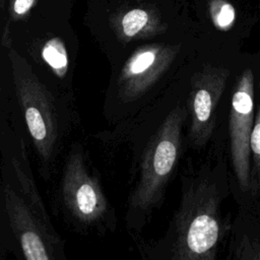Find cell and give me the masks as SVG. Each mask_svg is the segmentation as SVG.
I'll list each match as a JSON object with an SVG mask.
<instances>
[{
    "mask_svg": "<svg viewBox=\"0 0 260 260\" xmlns=\"http://www.w3.org/2000/svg\"><path fill=\"white\" fill-rule=\"evenodd\" d=\"M190 70L156 104L133 120L92 134L111 150L121 145L129 147L132 187L124 220L133 238L140 235L154 212L164 205L167 189L187 149Z\"/></svg>",
    "mask_w": 260,
    "mask_h": 260,
    "instance_id": "1",
    "label": "cell"
},
{
    "mask_svg": "<svg viewBox=\"0 0 260 260\" xmlns=\"http://www.w3.org/2000/svg\"><path fill=\"white\" fill-rule=\"evenodd\" d=\"M223 160L194 166L191 158L180 174V202L166 232L155 240L138 241L146 260H215L226 233L221 203L228 180Z\"/></svg>",
    "mask_w": 260,
    "mask_h": 260,
    "instance_id": "2",
    "label": "cell"
},
{
    "mask_svg": "<svg viewBox=\"0 0 260 260\" xmlns=\"http://www.w3.org/2000/svg\"><path fill=\"white\" fill-rule=\"evenodd\" d=\"M8 66L13 100L39 174L50 181L66 153L71 136L81 126L77 104L52 90L16 51L8 53Z\"/></svg>",
    "mask_w": 260,
    "mask_h": 260,
    "instance_id": "3",
    "label": "cell"
},
{
    "mask_svg": "<svg viewBox=\"0 0 260 260\" xmlns=\"http://www.w3.org/2000/svg\"><path fill=\"white\" fill-rule=\"evenodd\" d=\"M198 57L182 46H143L126 52L111 65L103 116L116 127L156 104Z\"/></svg>",
    "mask_w": 260,
    "mask_h": 260,
    "instance_id": "4",
    "label": "cell"
},
{
    "mask_svg": "<svg viewBox=\"0 0 260 260\" xmlns=\"http://www.w3.org/2000/svg\"><path fill=\"white\" fill-rule=\"evenodd\" d=\"M60 171L53 204L66 224L84 236L104 237L114 233L117 228L115 208L81 140L70 142Z\"/></svg>",
    "mask_w": 260,
    "mask_h": 260,
    "instance_id": "5",
    "label": "cell"
},
{
    "mask_svg": "<svg viewBox=\"0 0 260 260\" xmlns=\"http://www.w3.org/2000/svg\"><path fill=\"white\" fill-rule=\"evenodd\" d=\"M1 255L12 253L22 260H65V241L47 224L1 175Z\"/></svg>",
    "mask_w": 260,
    "mask_h": 260,
    "instance_id": "6",
    "label": "cell"
},
{
    "mask_svg": "<svg viewBox=\"0 0 260 260\" xmlns=\"http://www.w3.org/2000/svg\"><path fill=\"white\" fill-rule=\"evenodd\" d=\"M231 74L232 70L225 63L203 56L195 59L188 78L187 149L200 151L212 140L218 124L219 105Z\"/></svg>",
    "mask_w": 260,
    "mask_h": 260,
    "instance_id": "7",
    "label": "cell"
},
{
    "mask_svg": "<svg viewBox=\"0 0 260 260\" xmlns=\"http://www.w3.org/2000/svg\"><path fill=\"white\" fill-rule=\"evenodd\" d=\"M254 121V75L250 68H246L235 79L228 118L229 155L236 183L242 192L252 188L250 143Z\"/></svg>",
    "mask_w": 260,
    "mask_h": 260,
    "instance_id": "8",
    "label": "cell"
},
{
    "mask_svg": "<svg viewBox=\"0 0 260 260\" xmlns=\"http://www.w3.org/2000/svg\"><path fill=\"white\" fill-rule=\"evenodd\" d=\"M238 9L228 0H213L210 6L211 20L221 31L231 30L238 20Z\"/></svg>",
    "mask_w": 260,
    "mask_h": 260,
    "instance_id": "9",
    "label": "cell"
},
{
    "mask_svg": "<svg viewBox=\"0 0 260 260\" xmlns=\"http://www.w3.org/2000/svg\"><path fill=\"white\" fill-rule=\"evenodd\" d=\"M148 15L141 9H133L127 12L122 19L123 38L131 41L137 37L146 26Z\"/></svg>",
    "mask_w": 260,
    "mask_h": 260,
    "instance_id": "10",
    "label": "cell"
},
{
    "mask_svg": "<svg viewBox=\"0 0 260 260\" xmlns=\"http://www.w3.org/2000/svg\"><path fill=\"white\" fill-rule=\"evenodd\" d=\"M233 256L239 260H260V239L244 236L236 240L233 246Z\"/></svg>",
    "mask_w": 260,
    "mask_h": 260,
    "instance_id": "11",
    "label": "cell"
},
{
    "mask_svg": "<svg viewBox=\"0 0 260 260\" xmlns=\"http://www.w3.org/2000/svg\"><path fill=\"white\" fill-rule=\"evenodd\" d=\"M250 144L252 157V183L256 180L260 182V102L255 115Z\"/></svg>",
    "mask_w": 260,
    "mask_h": 260,
    "instance_id": "12",
    "label": "cell"
},
{
    "mask_svg": "<svg viewBox=\"0 0 260 260\" xmlns=\"http://www.w3.org/2000/svg\"><path fill=\"white\" fill-rule=\"evenodd\" d=\"M32 3L34 0H16L14 3V11L17 14H23L30 8Z\"/></svg>",
    "mask_w": 260,
    "mask_h": 260,
    "instance_id": "13",
    "label": "cell"
},
{
    "mask_svg": "<svg viewBox=\"0 0 260 260\" xmlns=\"http://www.w3.org/2000/svg\"><path fill=\"white\" fill-rule=\"evenodd\" d=\"M258 6H259V9H260V2H259V4H258Z\"/></svg>",
    "mask_w": 260,
    "mask_h": 260,
    "instance_id": "14",
    "label": "cell"
}]
</instances>
